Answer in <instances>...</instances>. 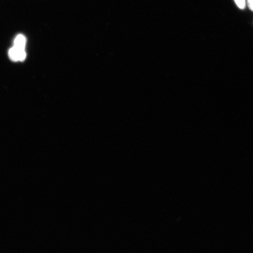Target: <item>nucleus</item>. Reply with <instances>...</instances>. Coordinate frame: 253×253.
<instances>
[{
	"instance_id": "1",
	"label": "nucleus",
	"mask_w": 253,
	"mask_h": 253,
	"mask_svg": "<svg viewBox=\"0 0 253 253\" xmlns=\"http://www.w3.org/2000/svg\"><path fill=\"white\" fill-rule=\"evenodd\" d=\"M8 55L9 59L14 62H23L27 56L25 48L16 46H12L9 50Z\"/></svg>"
},
{
	"instance_id": "2",
	"label": "nucleus",
	"mask_w": 253,
	"mask_h": 253,
	"mask_svg": "<svg viewBox=\"0 0 253 253\" xmlns=\"http://www.w3.org/2000/svg\"><path fill=\"white\" fill-rule=\"evenodd\" d=\"M27 39L23 35L20 34L15 38L14 41V46L23 47L25 48L26 45Z\"/></svg>"
},
{
	"instance_id": "4",
	"label": "nucleus",
	"mask_w": 253,
	"mask_h": 253,
	"mask_svg": "<svg viewBox=\"0 0 253 253\" xmlns=\"http://www.w3.org/2000/svg\"><path fill=\"white\" fill-rule=\"evenodd\" d=\"M248 3L249 8L253 11V0H248Z\"/></svg>"
},
{
	"instance_id": "3",
	"label": "nucleus",
	"mask_w": 253,
	"mask_h": 253,
	"mask_svg": "<svg viewBox=\"0 0 253 253\" xmlns=\"http://www.w3.org/2000/svg\"><path fill=\"white\" fill-rule=\"evenodd\" d=\"M236 4L240 9H244L246 7V0H235Z\"/></svg>"
}]
</instances>
